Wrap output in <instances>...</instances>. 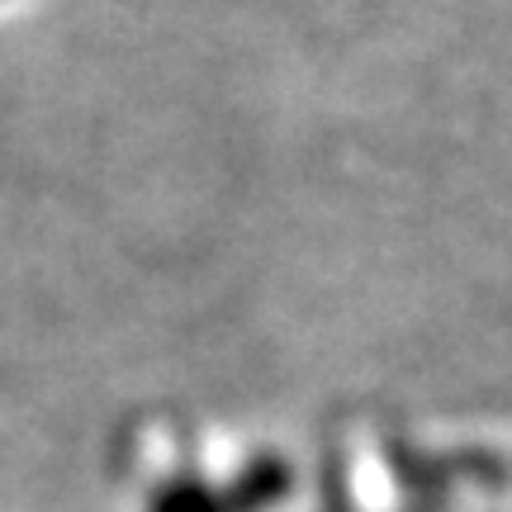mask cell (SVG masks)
Wrapping results in <instances>:
<instances>
[{
    "label": "cell",
    "instance_id": "obj_1",
    "mask_svg": "<svg viewBox=\"0 0 512 512\" xmlns=\"http://www.w3.org/2000/svg\"><path fill=\"white\" fill-rule=\"evenodd\" d=\"M152 512H223V494L204 489V484H176L152 503Z\"/></svg>",
    "mask_w": 512,
    "mask_h": 512
}]
</instances>
